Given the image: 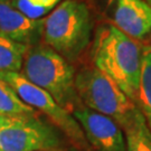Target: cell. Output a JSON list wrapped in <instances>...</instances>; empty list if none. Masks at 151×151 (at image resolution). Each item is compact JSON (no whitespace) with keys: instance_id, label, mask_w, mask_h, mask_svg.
Masks as SVG:
<instances>
[{"instance_id":"5bb4252c","label":"cell","mask_w":151,"mask_h":151,"mask_svg":"<svg viewBox=\"0 0 151 151\" xmlns=\"http://www.w3.org/2000/svg\"><path fill=\"white\" fill-rule=\"evenodd\" d=\"M60 0H11L17 10L32 19H42V17L50 14L60 5Z\"/></svg>"},{"instance_id":"ba28073f","label":"cell","mask_w":151,"mask_h":151,"mask_svg":"<svg viewBox=\"0 0 151 151\" xmlns=\"http://www.w3.org/2000/svg\"><path fill=\"white\" fill-rule=\"evenodd\" d=\"M112 25L133 39L151 32V5L146 0H109Z\"/></svg>"},{"instance_id":"3957f363","label":"cell","mask_w":151,"mask_h":151,"mask_svg":"<svg viewBox=\"0 0 151 151\" xmlns=\"http://www.w3.org/2000/svg\"><path fill=\"white\" fill-rule=\"evenodd\" d=\"M92 29L87 6L78 0H64L44 19L43 40L66 60L74 62L87 48Z\"/></svg>"},{"instance_id":"7c38bea8","label":"cell","mask_w":151,"mask_h":151,"mask_svg":"<svg viewBox=\"0 0 151 151\" xmlns=\"http://www.w3.org/2000/svg\"><path fill=\"white\" fill-rule=\"evenodd\" d=\"M27 46L0 35V74L19 73Z\"/></svg>"},{"instance_id":"4fadbf2b","label":"cell","mask_w":151,"mask_h":151,"mask_svg":"<svg viewBox=\"0 0 151 151\" xmlns=\"http://www.w3.org/2000/svg\"><path fill=\"white\" fill-rule=\"evenodd\" d=\"M36 113L37 111L22 102L9 84L0 80V116Z\"/></svg>"},{"instance_id":"7a4b0ae2","label":"cell","mask_w":151,"mask_h":151,"mask_svg":"<svg viewBox=\"0 0 151 151\" xmlns=\"http://www.w3.org/2000/svg\"><path fill=\"white\" fill-rule=\"evenodd\" d=\"M20 74L34 85L47 92L70 113L83 105L75 88L74 67L48 46L28 47Z\"/></svg>"},{"instance_id":"30bf717a","label":"cell","mask_w":151,"mask_h":151,"mask_svg":"<svg viewBox=\"0 0 151 151\" xmlns=\"http://www.w3.org/2000/svg\"><path fill=\"white\" fill-rule=\"evenodd\" d=\"M122 131L125 151H151V130L139 109Z\"/></svg>"},{"instance_id":"8fae6325","label":"cell","mask_w":151,"mask_h":151,"mask_svg":"<svg viewBox=\"0 0 151 151\" xmlns=\"http://www.w3.org/2000/svg\"><path fill=\"white\" fill-rule=\"evenodd\" d=\"M135 105L151 130V46L142 48V65Z\"/></svg>"},{"instance_id":"6da1fadb","label":"cell","mask_w":151,"mask_h":151,"mask_svg":"<svg viewBox=\"0 0 151 151\" xmlns=\"http://www.w3.org/2000/svg\"><path fill=\"white\" fill-rule=\"evenodd\" d=\"M92 58L94 67L109 76L135 103L142 65V48L113 25L96 30Z\"/></svg>"},{"instance_id":"9c48e42d","label":"cell","mask_w":151,"mask_h":151,"mask_svg":"<svg viewBox=\"0 0 151 151\" xmlns=\"http://www.w3.org/2000/svg\"><path fill=\"white\" fill-rule=\"evenodd\" d=\"M44 19H32L14 7L11 0H0V35L27 47L43 39Z\"/></svg>"},{"instance_id":"9a60e30c","label":"cell","mask_w":151,"mask_h":151,"mask_svg":"<svg viewBox=\"0 0 151 151\" xmlns=\"http://www.w3.org/2000/svg\"><path fill=\"white\" fill-rule=\"evenodd\" d=\"M146 1H147V2H149V4L151 5V0H146Z\"/></svg>"},{"instance_id":"8992f818","label":"cell","mask_w":151,"mask_h":151,"mask_svg":"<svg viewBox=\"0 0 151 151\" xmlns=\"http://www.w3.org/2000/svg\"><path fill=\"white\" fill-rule=\"evenodd\" d=\"M0 80L9 84L25 104L46 115L50 123L62 131L74 146L82 150H91L75 118L62 108L47 92L34 85L20 73H1Z\"/></svg>"},{"instance_id":"277c9868","label":"cell","mask_w":151,"mask_h":151,"mask_svg":"<svg viewBox=\"0 0 151 151\" xmlns=\"http://www.w3.org/2000/svg\"><path fill=\"white\" fill-rule=\"evenodd\" d=\"M75 88L85 108L111 118L122 130L138 109L115 82L94 66L76 73Z\"/></svg>"},{"instance_id":"52a82bcc","label":"cell","mask_w":151,"mask_h":151,"mask_svg":"<svg viewBox=\"0 0 151 151\" xmlns=\"http://www.w3.org/2000/svg\"><path fill=\"white\" fill-rule=\"evenodd\" d=\"M94 151H125L122 129L111 118L82 105L72 112Z\"/></svg>"},{"instance_id":"5b68a950","label":"cell","mask_w":151,"mask_h":151,"mask_svg":"<svg viewBox=\"0 0 151 151\" xmlns=\"http://www.w3.org/2000/svg\"><path fill=\"white\" fill-rule=\"evenodd\" d=\"M58 129L38 113L0 116V151L63 150Z\"/></svg>"},{"instance_id":"2e32d148","label":"cell","mask_w":151,"mask_h":151,"mask_svg":"<svg viewBox=\"0 0 151 151\" xmlns=\"http://www.w3.org/2000/svg\"><path fill=\"white\" fill-rule=\"evenodd\" d=\"M57 151H64V150H57Z\"/></svg>"}]
</instances>
